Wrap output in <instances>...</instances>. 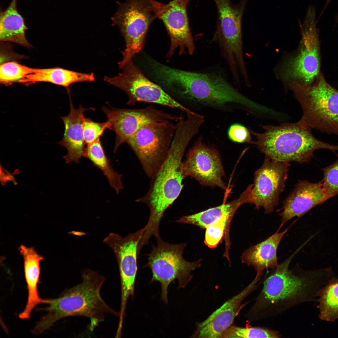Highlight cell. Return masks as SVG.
I'll use <instances>...</instances> for the list:
<instances>
[{"label":"cell","mask_w":338,"mask_h":338,"mask_svg":"<svg viewBox=\"0 0 338 338\" xmlns=\"http://www.w3.org/2000/svg\"><path fill=\"white\" fill-rule=\"evenodd\" d=\"M289 162L272 160L265 156L261 166L254 174L252 185L251 203L256 209H264V213L272 212L278 204L287 178Z\"/></svg>","instance_id":"9a60e30c"},{"label":"cell","mask_w":338,"mask_h":338,"mask_svg":"<svg viewBox=\"0 0 338 338\" xmlns=\"http://www.w3.org/2000/svg\"><path fill=\"white\" fill-rule=\"evenodd\" d=\"M265 130L259 133L250 130L256 138L251 143L257 146L265 156L280 161L308 162L313 152L319 149L338 151V144L331 145L315 138L312 128L303 119L293 123H282L279 126L261 125Z\"/></svg>","instance_id":"5b68a950"},{"label":"cell","mask_w":338,"mask_h":338,"mask_svg":"<svg viewBox=\"0 0 338 338\" xmlns=\"http://www.w3.org/2000/svg\"><path fill=\"white\" fill-rule=\"evenodd\" d=\"M148 0L156 18L162 21L170 38V47L166 57H171L177 49L179 55L187 52L192 54L195 47L187 11L190 0H172L166 4Z\"/></svg>","instance_id":"4fadbf2b"},{"label":"cell","mask_w":338,"mask_h":338,"mask_svg":"<svg viewBox=\"0 0 338 338\" xmlns=\"http://www.w3.org/2000/svg\"><path fill=\"white\" fill-rule=\"evenodd\" d=\"M261 278H254L243 290L225 302L204 320L196 323L191 337L221 338L225 331L233 324L234 320L246 303L243 300L259 286Z\"/></svg>","instance_id":"ac0fdd59"},{"label":"cell","mask_w":338,"mask_h":338,"mask_svg":"<svg viewBox=\"0 0 338 338\" xmlns=\"http://www.w3.org/2000/svg\"><path fill=\"white\" fill-rule=\"evenodd\" d=\"M81 282L64 291L58 298L48 299L44 309L45 315L37 323L33 330L39 334L59 320L69 316H83L89 318L90 329L93 330L104 320L105 314L119 316L120 313L110 307L100 293L105 278L97 272L83 270Z\"/></svg>","instance_id":"277c9868"},{"label":"cell","mask_w":338,"mask_h":338,"mask_svg":"<svg viewBox=\"0 0 338 338\" xmlns=\"http://www.w3.org/2000/svg\"><path fill=\"white\" fill-rule=\"evenodd\" d=\"M143 232L142 228L125 237L110 233L103 240L113 251L119 266L121 284V317L124 316L129 297L134 296L139 253L138 246Z\"/></svg>","instance_id":"5bb4252c"},{"label":"cell","mask_w":338,"mask_h":338,"mask_svg":"<svg viewBox=\"0 0 338 338\" xmlns=\"http://www.w3.org/2000/svg\"><path fill=\"white\" fill-rule=\"evenodd\" d=\"M171 121L160 120L147 124L125 142L149 177L155 174L168 154L175 131V125Z\"/></svg>","instance_id":"8fae6325"},{"label":"cell","mask_w":338,"mask_h":338,"mask_svg":"<svg viewBox=\"0 0 338 338\" xmlns=\"http://www.w3.org/2000/svg\"><path fill=\"white\" fill-rule=\"evenodd\" d=\"M93 73H82L60 67L37 69L34 73L27 75L18 83L26 84L38 82H50L68 88L71 84L95 81Z\"/></svg>","instance_id":"cb8c5ba5"},{"label":"cell","mask_w":338,"mask_h":338,"mask_svg":"<svg viewBox=\"0 0 338 338\" xmlns=\"http://www.w3.org/2000/svg\"><path fill=\"white\" fill-rule=\"evenodd\" d=\"M231 220L223 218L207 226L206 228L204 243L211 248H216L224 239L225 250L224 256L229 259L228 250L230 242L229 231Z\"/></svg>","instance_id":"83f0119b"},{"label":"cell","mask_w":338,"mask_h":338,"mask_svg":"<svg viewBox=\"0 0 338 338\" xmlns=\"http://www.w3.org/2000/svg\"><path fill=\"white\" fill-rule=\"evenodd\" d=\"M281 337L282 335L278 331L265 327L248 325L245 327H241L233 324L225 331L221 338H278Z\"/></svg>","instance_id":"f1b7e54d"},{"label":"cell","mask_w":338,"mask_h":338,"mask_svg":"<svg viewBox=\"0 0 338 338\" xmlns=\"http://www.w3.org/2000/svg\"><path fill=\"white\" fill-rule=\"evenodd\" d=\"M335 19L336 22L338 23V11L335 15Z\"/></svg>","instance_id":"e575fe53"},{"label":"cell","mask_w":338,"mask_h":338,"mask_svg":"<svg viewBox=\"0 0 338 338\" xmlns=\"http://www.w3.org/2000/svg\"><path fill=\"white\" fill-rule=\"evenodd\" d=\"M156 239L157 245H152V250L147 255L148 262L143 267H148L152 271L151 283L157 281L161 284V299L168 304L169 284L177 279L178 289L185 288L192 278V272L200 267L201 260L191 262L184 259L185 243L170 244L164 242L160 237Z\"/></svg>","instance_id":"ba28073f"},{"label":"cell","mask_w":338,"mask_h":338,"mask_svg":"<svg viewBox=\"0 0 338 338\" xmlns=\"http://www.w3.org/2000/svg\"><path fill=\"white\" fill-rule=\"evenodd\" d=\"M333 163L322 169L324 175L323 187L330 198L338 194V153Z\"/></svg>","instance_id":"4dcf8cb0"},{"label":"cell","mask_w":338,"mask_h":338,"mask_svg":"<svg viewBox=\"0 0 338 338\" xmlns=\"http://www.w3.org/2000/svg\"><path fill=\"white\" fill-rule=\"evenodd\" d=\"M70 111L67 116L61 117L65 126L63 139L59 144L67 150V154L64 157L65 163L73 161L80 162L85 151L86 144L83 133V124L85 118V111L93 108H84L80 105L78 109H75L70 98Z\"/></svg>","instance_id":"ffe728a7"},{"label":"cell","mask_w":338,"mask_h":338,"mask_svg":"<svg viewBox=\"0 0 338 338\" xmlns=\"http://www.w3.org/2000/svg\"><path fill=\"white\" fill-rule=\"evenodd\" d=\"M181 168L185 177L190 176L202 185L226 189L222 179L225 173L219 153L214 148L203 143L201 136L187 153Z\"/></svg>","instance_id":"e0dca14e"},{"label":"cell","mask_w":338,"mask_h":338,"mask_svg":"<svg viewBox=\"0 0 338 338\" xmlns=\"http://www.w3.org/2000/svg\"><path fill=\"white\" fill-rule=\"evenodd\" d=\"M102 109L110 124V130L115 133L114 152L121 144L125 143L144 126L164 120L177 121L182 118L158 110L152 105L138 109H110L106 107Z\"/></svg>","instance_id":"2e32d148"},{"label":"cell","mask_w":338,"mask_h":338,"mask_svg":"<svg viewBox=\"0 0 338 338\" xmlns=\"http://www.w3.org/2000/svg\"><path fill=\"white\" fill-rule=\"evenodd\" d=\"M248 0L234 4L230 0H213L217 9L216 30L213 37L233 74L246 70L243 54L242 23Z\"/></svg>","instance_id":"9c48e42d"},{"label":"cell","mask_w":338,"mask_h":338,"mask_svg":"<svg viewBox=\"0 0 338 338\" xmlns=\"http://www.w3.org/2000/svg\"><path fill=\"white\" fill-rule=\"evenodd\" d=\"M303 111L307 125L322 133L338 136V90L319 72L310 85L289 84Z\"/></svg>","instance_id":"8992f818"},{"label":"cell","mask_w":338,"mask_h":338,"mask_svg":"<svg viewBox=\"0 0 338 338\" xmlns=\"http://www.w3.org/2000/svg\"><path fill=\"white\" fill-rule=\"evenodd\" d=\"M289 229L280 233L277 230L265 240L251 246L243 252L241 257L242 262L254 267L256 273L255 279L261 278L265 269H273L278 266L277 249Z\"/></svg>","instance_id":"44dd1931"},{"label":"cell","mask_w":338,"mask_h":338,"mask_svg":"<svg viewBox=\"0 0 338 338\" xmlns=\"http://www.w3.org/2000/svg\"><path fill=\"white\" fill-rule=\"evenodd\" d=\"M17 0H12L8 7L0 12V40L29 48L31 46L25 36L28 28L17 9Z\"/></svg>","instance_id":"d4e9b609"},{"label":"cell","mask_w":338,"mask_h":338,"mask_svg":"<svg viewBox=\"0 0 338 338\" xmlns=\"http://www.w3.org/2000/svg\"><path fill=\"white\" fill-rule=\"evenodd\" d=\"M37 69L15 61L2 63L0 66V83L8 85L18 82L27 75L34 73Z\"/></svg>","instance_id":"f546056e"},{"label":"cell","mask_w":338,"mask_h":338,"mask_svg":"<svg viewBox=\"0 0 338 338\" xmlns=\"http://www.w3.org/2000/svg\"><path fill=\"white\" fill-rule=\"evenodd\" d=\"M330 198L323 187V181L312 183L299 181L291 193L285 199L279 211L281 217L278 230L288 221L295 217L303 216L315 207Z\"/></svg>","instance_id":"d6986e66"},{"label":"cell","mask_w":338,"mask_h":338,"mask_svg":"<svg viewBox=\"0 0 338 338\" xmlns=\"http://www.w3.org/2000/svg\"><path fill=\"white\" fill-rule=\"evenodd\" d=\"M250 131L243 125L234 123L230 126L228 131V138L238 143H251Z\"/></svg>","instance_id":"d6a6232c"},{"label":"cell","mask_w":338,"mask_h":338,"mask_svg":"<svg viewBox=\"0 0 338 338\" xmlns=\"http://www.w3.org/2000/svg\"><path fill=\"white\" fill-rule=\"evenodd\" d=\"M316 10L309 6L303 23L299 22L302 38L299 49L294 55L285 61L281 75L290 83L310 85L315 82L320 70V44L317 26Z\"/></svg>","instance_id":"52a82bcc"},{"label":"cell","mask_w":338,"mask_h":338,"mask_svg":"<svg viewBox=\"0 0 338 338\" xmlns=\"http://www.w3.org/2000/svg\"><path fill=\"white\" fill-rule=\"evenodd\" d=\"M18 250L23 260L24 271L28 291V299L25 308L19 315L20 319H28L30 317L35 307L41 303L47 304L48 299L39 296L38 285L40 274V263L44 257L33 247L21 245Z\"/></svg>","instance_id":"7402d4cb"},{"label":"cell","mask_w":338,"mask_h":338,"mask_svg":"<svg viewBox=\"0 0 338 338\" xmlns=\"http://www.w3.org/2000/svg\"><path fill=\"white\" fill-rule=\"evenodd\" d=\"M319 317L321 320L334 322L338 319V279L334 277L317 294Z\"/></svg>","instance_id":"4316f807"},{"label":"cell","mask_w":338,"mask_h":338,"mask_svg":"<svg viewBox=\"0 0 338 338\" xmlns=\"http://www.w3.org/2000/svg\"><path fill=\"white\" fill-rule=\"evenodd\" d=\"M299 250L261 277L262 289L246 315L248 322L274 317L298 305L317 301L319 290L334 277L332 271L330 268L306 270L298 265L290 269Z\"/></svg>","instance_id":"6da1fadb"},{"label":"cell","mask_w":338,"mask_h":338,"mask_svg":"<svg viewBox=\"0 0 338 338\" xmlns=\"http://www.w3.org/2000/svg\"><path fill=\"white\" fill-rule=\"evenodd\" d=\"M332 0H326L324 8H323V9H322V11L321 12V13H320V16H319L320 17V16H322V15L323 14V13L325 12V10L326 9V8L328 7L329 4V3H330V2Z\"/></svg>","instance_id":"836d02e7"},{"label":"cell","mask_w":338,"mask_h":338,"mask_svg":"<svg viewBox=\"0 0 338 338\" xmlns=\"http://www.w3.org/2000/svg\"><path fill=\"white\" fill-rule=\"evenodd\" d=\"M118 8L111 18L112 25L119 28L125 42L122 57L118 63L121 68L142 50L149 27L156 18L148 0H127L117 3Z\"/></svg>","instance_id":"30bf717a"},{"label":"cell","mask_w":338,"mask_h":338,"mask_svg":"<svg viewBox=\"0 0 338 338\" xmlns=\"http://www.w3.org/2000/svg\"><path fill=\"white\" fill-rule=\"evenodd\" d=\"M250 189L248 187L236 200L200 213L183 216L176 222L191 224L204 229L223 218L232 220L238 208L244 203H250Z\"/></svg>","instance_id":"603a6c76"},{"label":"cell","mask_w":338,"mask_h":338,"mask_svg":"<svg viewBox=\"0 0 338 338\" xmlns=\"http://www.w3.org/2000/svg\"><path fill=\"white\" fill-rule=\"evenodd\" d=\"M84 157L89 159L94 166L102 172L110 186L115 189L117 194L123 188L121 180L122 175L113 169L100 139L87 145Z\"/></svg>","instance_id":"484cf974"},{"label":"cell","mask_w":338,"mask_h":338,"mask_svg":"<svg viewBox=\"0 0 338 338\" xmlns=\"http://www.w3.org/2000/svg\"><path fill=\"white\" fill-rule=\"evenodd\" d=\"M196 135L195 129L188 125L180 123L176 125L166 159L151 178L147 192L136 200L146 204L150 209L149 219L144 227L145 233L149 236L159 235V226L165 211L181 193L185 177L181 168L182 158L189 142Z\"/></svg>","instance_id":"3957f363"},{"label":"cell","mask_w":338,"mask_h":338,"mask_svg":"<svg viewBox=\"0 0 338 338\" xmlns=\"http://www.w3.org/2000/svg\"><path fill=\"white\" fill-rule=\"evenodd\" d=\"M120 69L122 72L113 77L105 76L104 80L124 91L127 95V104L135 105L138 102L157 104L176 109L187 114L193 111L177 101L161 87L149 79L132 59Z\"/></svg>","instance_id":"7c38bea8"},{"label":"cell","mask_w":338,"mask_h":338,"mask_svg":"<svg viewBox=\"0 0 338 338\" xmlns=\"http://www.w3.org/2000/svg\"><path fill=\"white\" fill-rule=\"evenodd\" d=\"M110 124L107 121L103 123L95 122L90 118H85L83 124V133L87 145L99 139L107 129H110Z\"/></svg>","instance_id":"1f68e13d"},{"label":"cell","mask_w":338,"mask_h":338,"mask_svg":"<svg viewBox=\"0 0 338 338\" xmlns=\"http://www.w3.org/2000/svg\"><path fill=\"white\" fill-rule=\"evenodd\" d=\"M153 78L183 105L195 103L220 107L233 104L245 105L247 103L246 98L218 73L183 70L160 63L155 69Z\"/></svg>","instance_id":"7a4b0ae2"}]
</instances>
